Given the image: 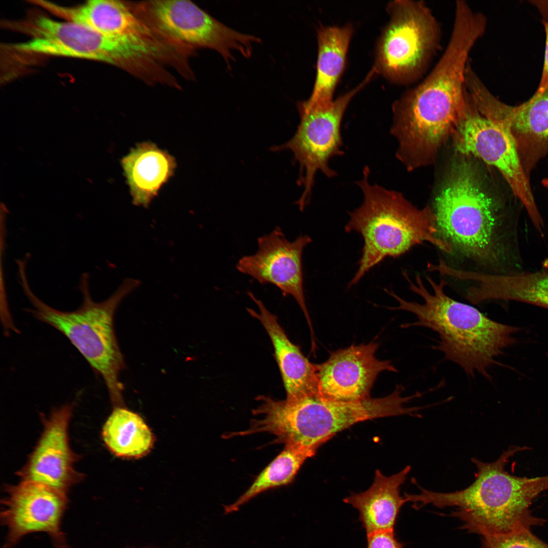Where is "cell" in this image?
I'll return each mask as SVG.
<instances>
[{"label":"cell","instance_id":"obj_1","mask_svg":"<svg viewBox=\"0 0 548 548\" xmlns=\"http://www.w3.org/2000/svg\"><path fill=\"white\" fill-rule=\"evenodd\" d=\"M487 22L483 13L467 2L456 1L452 30L442 54L421 82L394 102L390 132L405 156L432 160L454 134L466 107L469 56L485 33Z\"/></svg>","mask_w":548,"mask_h":548},{"label":"cell","instance_id":"obj_2","mask_svg":"<svg viewBox=\"0 0 548 548\" xmlns=\"http://www.w3.org/2000/svg\"><path fill=\"white\" fill-rule=\"evenodd\" d=\"M527 449L509 447L492 463L472 458L477 471L469 486L454 492L439 493L417 485L420 493L408 494V502L417 509L429 504L439 508L456 506L452 516L463 521V528L483 537L543 525L545 521L533 516L529 507L534 498L548 490V475L521 477L505 469L511 457Z\"/></svg>","mask_w":548,"mask_h":548},{"label":"cell","instance_id":"obj_3","mask_svg":"<svg viewBox=\"0 0 548 548\" xmlns=\"http://www.w3.org/2000/svg\"><path fill=\"white\" fill-rule=\"evenodd\" d=\"M403 276L409 289L424 302L408 301L385 289L399 304L389 309L407 311L417 318L401 327L421 326L433 330L440 339L433 348L441 352L446 359L459 365L468 375L478 372L489 378L488 370L495 363V358L515 342V335L519 328L493 320L474 307L450 297L444 291L447 283L443 280L437 283L426 277L433 290L431 293L420 275L416 276L415 283L406 272Z\"/></svg>","mask_w":548,"mask_h":548},{"label":"cell","instance_id":"obj_4","mask_svg":"<svg viewBox=\"0 0 548 548\" xmlns=\"http://www.w3.org/2000/svg\"><path fill=\"white\" fill-rule=\"evenodd\" d=\"M404 390L398 385L386 397L355 401L328 399L318 392L283 400L264 396L257 409L256 427L258 432L272 434L285 445L316 451L336 433L355 423L388 416L418 417L421 407L406 404L419 398V393L405 396Z\"/></svg>","mask_w":548,"mask_h":548},{"label":"cell","instance_id":"obj_5","mask_svg":"<svg viewBox=\"0 0 548 548\" xmlns=\"http://www.w3.org/2000/svg\"><path fill=\"white\" fill-rule=\"evenodd\" d=\"M366 166L357 182L363 195L361 204L349 212L345 231L360 233L364 244L358 268L348 284L358 283L387 257H397L413 246L427 242L449 253L452 246L438 236L437 217L431 209H418L400 192L369 182Z\"/></svg>","mask_w":548,"mask_h":548},{"label":"cell","instance_id":"obj_6","mask_svg":"<svg viewBox=\"0 0 548 548\" xmlns=\"http://www.w3.org/2000/svg\"><path fill=\"white\" fill-rule=\"evenodd\" d=\"M89 279L88 273L81 275L78 288L83 302L78 309L69 312L55 309L38 298L25 274L21 275L18 281L32 306L26 309L27 312L68 339L103 379L112 402L121 406L123 386L119 375L125 364L115 332L114 315L121 302L140 286L141 282L127 278L108 298L97 302L92 298Z\"/></svg>","mask_w":548,"mask_h":548},{"label":"cell","instance_id":"obj_7","mask_svg":"<svg viewBox=\"0 0 548 548\" xmlns=\"http://www.w3.org/2000/svg\"><path fill=\"white\" fill-rule=\"evenodd\" d=\"M438 232L467 256L495 260L500 206L485 190L471 166L455 167L435 200Z\"/></svg>","mask_w":548,"mask_h":548},{"label":"cell","instance_id":"obj_8","mask_svg":"<svg viewBox=\"0 0 548 548\" xmlns=\"http://www.w3.org/2000/svg\"><path fill=\"white\" fill-rule=\"evenodd\" d=\"M3 25L28 38L23 42L5 46V50L14 57L85 59L108 63L126 72L134 68L140 58V48L133 43L79 23L57 21L37 11L20 20H5Z\"/></svg>","mask_w":548,"mask_h":548},{"label":"cell","instance_id":"obj_9","mask_svg":"<svg viewBox=\"0 0 548 548\" xmlns=\"http://www.w3.org/2000/svg\"><path fill=\"white\" fill-rule=\"evenodd\" d=\"M387 11L389 19L378 38L373 67L390 82L409 84L424 76L439 50L441 27L422 1H393Z\"/></svg>","mask_w":548,"mask_h":548},{"label":"cell","instance_id":"obj_10","mask_svg":"<svg viewBox=\"0 0 548 548\" xmlns=\"http://www.w3.org/2000/svg\"><path fill=\"white\" fill-rule=\"evenodd\" d=\"M375 74L371 69L354 88L340 95L323 107H306L297 105L300 122L294 136L286 143L274 147L273 150L291 151L300 166L298 183L303 191L297 204L302 211L308 203L315 182L321 172L328 178L337 175L329 166L330 160L343 155L341 123L345 113L354 96Z\"/></svg>","mask_w":548,"mask_h":548},{"label":"cell","instance_id":"obj_11","mask_svg":"<svg viewBox=\"0 0 548 548\" xmlns=\"http://www.w3.org/2000/svg\"><path fill=\"white\" fill-rule=\"evenodd\" d=\"M139 13L170 41L191 51L208 48L219 52L228 64L232 51L251 56L253 44L260 39L237 31L187 0H158L134 4Z\"/></svg>","mask_w":548,"mask_h":548},{"label":"cell","instance_id":"obj_12","mask_svg":"<svg viewBox=\"0 0 548 548\" xmlns=\"http://www.w3.org/2000/svg\"><path fill=\"white\" fill-rule=\"evenodd\" d=\"M466 92L465 109L453 134L456 150L495 167L525 208L536 230H541L543 221L512 138L501 125L483 116Z\"/></svg>","mask_w":548,"mask_h":548},{"label":"cell","instance_id":"obj_13","mask_svg":"<svg viewBox=\"0 0 548 548\" xmlns=\"http://www.w3.org/2000/svg\"><path fill=\"white\" fill-rule=\"evenodd\" d=\"M311 242L307 235L289 241L281 229L277 227L259 237L256 252L241 258L236 267L260 284L275 285L283 295L292 296L304 315L313 339V329L304 294L302 267L303 251Z\"/></svg>","mask_w":548,"mask_h":548},{"label":"cell","instance_id":"obj_14","mask_svg":"<svg viewBox=\"0 0 548 548\" xmlns=\"http://www.w3.org/2000/svg\"><path fill=\"white\" fill-rule=\"evenodd\" d=\"M6 491L1 517L8 529L9 544L15 543L27 534L45 532L58 547H66L60 530L67 503L66 492L30 480H22Z\"/></svg>","mask_w":548,"mask_h":548},{"label":"cell","instance_id":"obj_15","mask_svg":"<svg viewBox=\"0 0 548 548\" xmlns=\"http://www.w3.org/2000/svg\"><path fill=\"white\" fill-rule=\"evenodd\" d=\"M478 106L484 117L510 134L530 179L531 171L548 152V86L517 106L507 105L488 92L482 96Z\"/></svg>","mask_w":548,"mask_h":548},{"label":"cell","instance_id":"obj_16","mask_svg":"<svg viewBox=\"0 0 548 548\" xmlns=\"http://www.w3.org/2000/svg\"><path fill=\"white\" fill-rule=\"evenodd\" d=\"M375 342L352 345L332 352L324 362L316 365L318 392L330 399L355 401L368 398L379 373L397 372L391 361L380 360Z\"/></svg>","mask_w":548,"mask_h":548},{"label":"cell","instance_id":"obj_17","mask_svg":"<svg viewBox=\"0 0 548 548\" xmlns=\"http://www.w3.org/2000/svg\"><path fill=\"white\" fill-rule=\"evenodd\" d=\"M72 412V406H63L45 421L41 438L20 471L22 480L42 483L66 492L79 479L80 475L74 468L76 457L68 441Z\"/></svg>","mask_w":548,"mask_h":548},{"label":"cell","instance_id":"obj_18","mask_svg":"<svg viewBox=\"0 0 548 548\" xmlns=\"http://www.w3.org/2000/svg\"><path fill=\"white\" fill-rule=\"evenodd\" d=\"M248 294L257 304L259 312L251 309L247 310L261 323L270 338L286 391V398H295L318 392L316 365L311 363L300 349L290 340L277 317L252 293Z\"/></svg>","mask_w":548,"mask_h":548},{"label":"cell","instance_id":"obj_19","mask_svg":"<svg viewBox=\"0 0 548 548\" xmlns=\"http://www.w3.org/2000/svg\"><path fill=\"white\" fill-rule=\"evenodd\" d=\"M407 466L400 472L390 476L376 470L371 486L366 491L352 493L344 499L359 513L367 535L382 531H394L400 509L407 502L400 496V488L410 470Z\"/></svg>","mask_w":548,"mask_h":548},{"label":"cell","instance_id":"obj_20","mask_svg":"<svg viewBox=\"0 0 548 548\" xmlns=\"http://www.w3.org/2000/svg\"><path fill=\"white\" fill-rule=\"evenodd\" d=\"M121 165L132 203L147 208L173 176L177 164L167 151L153 143L143 142L122 159Z\"/></svg>","mask_w":548,"mask_h":548},{"label":"cell","instance_id":"obj_21","mask_svg":"<svg viewBox=\"0 0 548 548\" xmlns=\"http://www.w3.org/2000/svg\"><path fill=\"white\" fill-rule=\"evenodd\" d=\"M351 24L321 26L317 29L316 75L309 99L301 101L306 107H323L333 101L336 87L345 68L353 35Z\"/></svg>","mask_w":548,"mask_h":548},{"label":"cell","instance_id":"obj_22","mask_svg":"<svg viewBox=\"0 0 548 548\" xmlns=\"http://www.w3.org/2000/svg\"><path fill=\"white\" fill-rule=\"evenodd\" d=\"M102 436L113 454L124 458L141 457L154 443L153 435L141 417L122 406L114 409L104 426Z\"/></svg>","mask_w":548,"mask_h":548},{"label":"cell","instance_id":"obj_23","mask_svg":"<svg viewBox=\"0 0 548 548\" xmlns=\"http://www.w3.org/2000/svg\"><path fill=\"white\" fill-rule=\"evenodd\" d=\"M316 452L293 445H285L243 494L233 503L223 505L224 514L238 511L242 506L267 490L290 484L305 461L314 456Z\"/></svg>","mask_w":548,"mask_h":548},{"label":"cell","instance_id":"obj_24","mask_svg":"<svg viewBox=\"0 0 548 548\" xmlns=\"http://www.w3.org/2000/svg\"><path fill=\"white\" fill-rule=\"evenodd\" d=\"M487 289L492 299L518 301L548 309V265L534 272L493 275Z\"/></svg>","mask_w":548,"mask_h":548},{"label":"cell","instance_id":"obj_25","mask_svg":"<svg viewBox=\"0 0 548 548\" xmlns=\"http://www.w3.org/2000/svg\"><path fill=\"white\" fill-rule=\"evenodd\" d=\"M483 545L484 548H548V544L534 535L530 529L484 537Z\"/></svg>","mask_w":548,"mask_h":548},{"label":"cell","instance_id":"obj_26","mask_svg":"<svg viewBox=\"0 0 548 548\" xmlns=\"http://www.w3.org/2000/svg\"><path fill=\"white\" fill-rule=\"evenodd\" d=\"M538 10L545 34L544 60L541 76L535 92H539L548 86V1H531Z\"/></svg>","mask_w":548,"mask_h":548},{"label":"cell","instance_id":"obj_27","mask_svg":"<svg viewBox=\"0 0 548 548\" xmlns=\"http://www.w3.org/2000/svg\"><path fill=\"white\" fill-rule=\"evenodd\" d=\"M366 548H403L394 531H382L367 535Z\"/></svg>","mask_w":548,"mask_h":548},{"label":"cell","instance_id":"obj_28","mask_svg":"<svg viewBox=\"0 0 548 548\" xmlns=\"http://www.w3.org/2000/svg\"><path fill=\"white\" fill-rule=\"evenodd\" d=\"M541 183L544 187L548 189V177L542 180Z\"/></svg>","mask_w":548,"mask_h":548},{"label":"cell","instance_id":"obj_29","mask_svg":"<svg viewBox=\"0 0 548 548\" xmlns=\"http://www.w3.org/2000/svg\"><path fill=\"white\" fill-rule=\"evenodd\" d=\"M21 259H18V260H21ZM23 260H26L25 259H23Z\"/></svg>","mask_w":548,"mask_h":548}]
</instances>
